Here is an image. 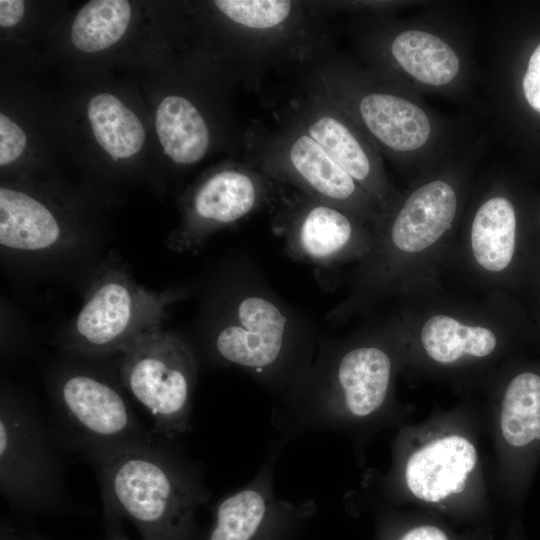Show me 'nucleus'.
<instances>
[{
  "instance_id": "obj_14",
  "label": "nucleus",
  "mask_w": 540,
  "mask_h": 540,
  "mask_svg": "<svg viewBox=\"0 0 540 540\" xmlns=\"http://www.w3.org/2000/svg\"><path fill=\"white\" fill-rule=\"evenodd\" d=\"M391 374L388 355L375 347L347 352L337 369L344 406L356 417H366L384 402Z\"/></svg>"
},
{
  "instance_id": "obj_4",
  "label": "nucleus",
  "mask_w": 540,
  "mask_h": 540,
  "mask_svg": "<svg viewBox=\"0 0 540 540\" xmlns=\"http://www.w3.org/2000/svg\"><path fill=\"white\" fill-rule=\"evenodd\" d=\"M56 409L90 460L153 440L119 390L94 375H66L57 386Z\"/></svg>"
},
{
  "instance_id": "obj_19",
  "label": "nucleus",
  "mask_w": 540,
  "mask_h": 540,
  "mask_svg": "<svg viewBox=\"0 0 540 540\" xmlns=\"http://www.w3.org/2000/svg\"><path fill=\"white\" fill-rule=\"evenodd\" d=\"M516 215L504 197L486 201L477 211L471 229V245L476 261L484 269L498 272L512 260L515 248Z\"/></svg>"
},
{
  "instance_id": "obj_8",
  "label": "nucleus",
  "mask_w": 540,
  "mask_h": 540,
  "mask_svg": "<svg viewBox=\"0 0 540 540\" xmlns=\"http://www.w3.org/2000/svg\"><path fill=\"white\" fill-rule=\"evenodd\" d=\"M287 319L270 300L249 296L238 304L235 322L221 329L215 345L225 360L261 370L279 357Z\"/></svg>"
},
{
  "instance_id": "obj_9",
  "label": "nucleus",
  "mask_w": 540,
  "mask_h": 540,
  "mask_svg": "<svg viewBox=\"0 0 540 540\" xmlns=\"http://www.w3.org/2000/svg\"><path fill=\"white\" fill-rule=\"evenodd\" d=\"M293 119L355 182H370L375 174L372 155L331 98L310 85Z\"/></svg>"
},
{
  "instance_id": "obj_24",
  "label": "nucleus",
  "mask_w": 540,
  "mask_h": 540,
  "mask_svg": "<svg viewBox=\"0 0 540 540\" xmlns=\"http://www.w3.org/2000/svg\"><path fill=\"white\" fill-rule=\"evenodd\" d=\"M26 142L22 128L4 114H0V165L15 161L24 151Z\"/></svg>"
},
{
  "instance_id": "obj_1",
  "label": "nucleus",
  "mask_w": 540,
  "mask_h": 540,
  "mask_svg": "<svg viewBox=\"0 0 540 540\" xmlns=\"http://www.w3.org/2000/svg\"><path fill=\"white\" fill-rule=\"evenodd\" d=\"M104 515L128 519L143 540H194L195 514L208 497L195 475L152 441L91 460Z\"/></svg>"
},
{
  "instance_id": "obj_22",
  "label": "nucleus",
  "mask_w": 540,
  "mask_h": 540,
  "mask_svg": "<svg viewBox=\"0 0 540 540\" xmlns=\"http://www.w3.org/2000/svg\"><path fill=\"white\" fill-rule=\"evenodd\" d=\"M421 341L428 356L440 363L455 362L463 355L485 357L496 346L491 330L468 326L445 315L432 316L425 322Z\"/></svg>"
},
{
  "instance_id": "obj_21",
  "label": "nucleus",
  "mask_w": 540,
  "mask_h": 540,
  "mask_svg": "<svg viewBox=\"0 0 540 540\" xmlns=\"http://www.w3.org/2000/svg\"><path fill=\"white\" fill-rule=\"evenodd\" d=\"M88 118L99 145L113 158H128L141 149L144 128L138 117L114 95L101 93L88 105Z\"/></svg>"
},
{
  "instance_id": "obj_13",
  "label": "nucleus",
  "mask_w": 540,
  "mask_h": 540,
  "mask_svg": "<svg viewBox=\"0 0 540 540\" xmlns=\"http://www.w3.org/2000/svg\"><path fill=\"white\" fill-rule=\"evenodd\" d=\"M291 212L288 238L300 256L325 265L349 245L353 226L340 208L307 197Z\"/></svg>"
},
{
  "instance_id": "obj_27",
  "label": "nucleus",
  "mask_w": 540,
  "mask_h": 540,
  "mask_svg": "<svg viewBox=\"0 0 540 540\" xmlns=\"http://www.w3.org/2000/svg\"><path fill=\"white\" fill-rule=\"evenodd\" d=\"M399 540H448V538L441 529L424 525L409 530Z\"/></svg>"
},
{
  "instance_id": "obj_17",
  "label": "nucleus",
  "mask_w": 540,
  "mask_h": 540,
  "mask_svg": "<svg viewBox=\"0 0 540 540\" xmlns=\"http://www.w3.org/2000/svg\"><path fill=\"white\" fill-rule=\"evenodd\" d=\"M390 53L406 73L431 86L450 83L460 70V60L451 46L422 30L397 34L391 41Z\"/></svg>"
},
{
  "instance_id": "obj_2",
  "label": "nucleus",
  "mask_w": 540,
  "mask_h": 540,
  "mask_svg": "<svg viewBox=\"0 0 540 540\" xmlns=\"http://www.w3.org/2000/svg\"><path fill=\"white\" fill-rule=\"evenodd\" d=\"M196 374L188 346L160 328L137 339L120 362L123 385L168 438L188 428Z\"/></svg>"
},
{
  "instance_id": "obj_25",
  "label": "nucleus",
  "mask_w": 540,
  "mask_h": 540,
  "mask_svg": "<svg viewBox=\"0 0 540 540\" xmlns=\"http://www.w3.org/2000/svg\"><path fill=\"white\" fill-rule=\"evenodd\" d=\"M522 89L528 104L540 113V44L530 56L522 81Z\"/></svg>"
},
{
  "instance_id": "obj_23",
  "label": "nucleus",
  "mask_w": 540,
  "mask_h": 540,
  "mask_svg": "<svg viewBox=\"0 0 540 540\" xmlns=\"http://www.w3.org/2000/svg\"><path fill=\"white\" fill-rule=\"evenodd\" d=\"M131 18L126 0H93L75 17L71 41L84 52H98L115 44L125 33Z\"/></svg>"
},
{
  "instance_id": "obj_11",
  "label": "nucleus",
  "mask_w": 540,
  "mask_h": 540,
  "mask_svg": "<svg viewBox=\"0 0 540 540\" xmlns=\"http://www.w3.org/2000/svg\"><path fill=\"white\" fill-rule=\"evenodd\" d=\"M355 108L370 135L392 151L419 149L430 137L431 123L426 113L403 97L370 91L358 97Z\"/></svg>"
},
{
  "instance_id": "obj_3",
  "label": "nucleus",
  "mask_w": 540,
  "mask_h": 540,
  "mask_svg": "<svg viewBox=\"0 0 540 540\" xmlns=\"http://www.w3.org/2000/svg\"><path fill=\"white\" fill-rule=\"evenodd\" d=\"M0 487L13 507L27 513L51 511L62 499L60 463L43 420L7 395L0 405Z\"/></svg>"
},
{
  "instance_id": "obj_7",
  "label": "nucleus",
  "mask_w": 540,
  "mask_h": 540,
  "mask_svg": "<svg viewBox=\"0 0 540 540\" xmlns=\"http://www.w3.org/2000/svg\"><path fill=\"white\" fill-rule=\"evenodd\" d=\"M272 178L251 168L230 167L213 173L197 188L192 201V236L236 222L269 201Z\"/></svg>"
},
{
  "instance_id": "obj_15",
  "label": "nucleus",
  "mask_w": 540,
  "mask_h": 540,
  "mask_svg": "<svg viewBox=\"0 0 540 540\" xmlns=\"http://www.w3.org/2000/svg\"><path fill=\"white\" fill-rule=\"evenodd\" d=\"M60 227L53 214L31 196L13 189H0V244L38 251L54 245Z\"/></svg>"
},
{
  "instance_id": "obj_28",
  "label": "nucleus",
  "mask_w": 540,
  "mask_h": 540,
  "mask_svg": "<svg viewBox=\"0 0 540 540\" xmlns=\"http://www.w3.org/2000/svg\"><path fill=\"white\" fill-rule=\"evenodd\" d=\"M0 540H43V539L35 535L27 534L26 532L13 526L12 524H9L7 522H2Z\"/></svg>"
},
{
  "instance_id": "obj_16",
  "label": "nucleus",
  "mask_w": 540,
  "mask_h": 540,
  "mask_svg": "<svg viewBox=\"0 0 540 540\" xmlns=\"http://www.w3.org/2000/svg\"><path fill=\"white\" fill-rule=\"evenodd\" d=\"M155 126L164 152L177 164L201 160L210 144L208 125L187 98L165 97L156 111Z\"/></svg>"
},
{
  "instance_id": "obj_18",
  "label": "nucleus",
  "mask_w": 540,
  "mask_h": 540,
  "mask_svg": "<svg viewBox=\"0 0 540 540\" xmlns=\"http://www.w3.org/2000/svg\"><path fill=\"white\" fill-rule=\"evenodd\" d=\"M276 512L265 489L251 486L219 502L207 540H266Z\"/></svg>"
},
{
  "instance_id": "obj_12",
  "label": "nucleus",
  "mask_w": 540,
  "mask_h": 540,
  "mask_svg": "<svg viewBox=\"0 0 540 540\" xmlns=\"http://www.w3.org/2000/svg\"><path fill=\"white\" fill-rule=\"evenodd\" d=\"M456 207V194L448 183L436 180L419 187L394 220L393 244L408 253L430 247L451 227Z\"/></svg>"
},
{
  "instance_id": "obj_20",
  "label": "nucleus",
  "mask_w": 540,
  "mask_h": 540,
  "mask_svg": "<svg viewBox=\"0 0 540 540\" xmlns=\"http://www.w3.org/2000/svg\"><path fill=\"white\" fill-rule=\"evenodd\" d=\"M500 429L505 442L516 450L540 443V375L523 372L508 384L502 401Z\"/></svg>"
},
{
  "instance_id": "obj_10",
  "label": "nucleus",
  "mask_w": 540,
  "mask_h": 540,
  "mask_svg": "<svg viewBox=\"0 0 540 540\" xmlns=\"http://www.w3.org/2000/svg\"><path fill=\"white\" fill-rule=\"evenodd\" d=\"M476 462V449L465 437L436 438L409 457L405 468L408 489L423 501H443L463 490Z\"/></svg>"
},
{
  "instance_id": "obj_29",
  "label": "nucleus",
  "mask_w": 540,
  "mask_h": 540,
  "mask_svg": "<svg viewBox=\"0 0 540 540\" xmlns=\"http://www.w3.org/2000/svg\"><path fill=\"white\" fill-rule=\"evenodd\" d=\"M104 521L105 537L103 540H129L121 528L120 519L110 515H104Z\"/></svg>"
},
{
  "instance_id": "obj_5",
  "label": "nucleus",
  "mask_w": 540,
  "mask_h": 540,
  "mask_svg": "<svg viewBox=\"0 0 540 540\" xmlns=\"http://www.w3.org/2000/svg\"><path fill=\"white\" fill-rule=\"evenodd\" d=\"M248 153L256 169L309 198L339 208L356 195L355 180L293 118L275 132L252 136Z\"/></svg>"
},
{
  "instance_id": "obj_6",
  "label": "nucleus",
  "mask_w": 540,
  "mask_h": 540,
  "mask_svg": "<svg viewBox=\"0 0 540 540\" xmlns=\"http://www.w3.org/2000/svg\"><path fill=\"white\" fill-rule=\"evenodd\" d=\"M163 315L161 299L114 274L94 289L79 312L76 345L93 353H123L137 339L160 328Z\"/></svg>"
},
{
  "instance_id": "obj_26",
  "label": "nucleus",
  "mask_w": 540,
  "mask_h": 540,
  "mask_svg": "<svg viewBox=\"0 0 540 540\" xmlns=\"http://www.w3.org/2000/svg\"><path fill=\"white\" fill-rule=\"evenodd\" d=\"M25 4L22 0L0 1V25L8 28L17 24L24 14Z\"/></svg>"
}]
</instances>
